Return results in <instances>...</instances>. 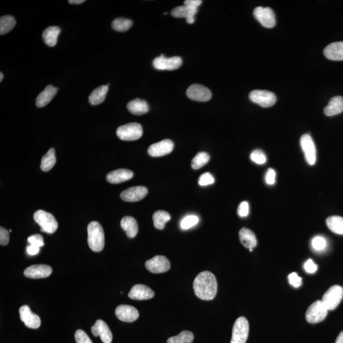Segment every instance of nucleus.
<instances>
[{
	"instance_id": "f257e3e1",
	"label": "nucleus",
	"mask_w": 343,
	"mask_h": 343,
	"mask_svg": "<svg viewBox=\"0 0 343 343\" xmlns=\"http://www.w3.org/2000/svg\"><path fill=\"white\" fill-rule=\"evenodd\" d=\"M193 290L196 296L201 300L210 301L214 299L217 292L216 278L207 271L199 273L194 280Z\"/></svg>"
},
{
	"instance_id": "f03ea898",
	"label": "nucleus",
	"mask_w": 343,
	"mask_h": 343,
	"mask_svg": "<svg viewBox=\"0 0 343 343\" xmlns=\"http://www.w3.org/2000/svg\"><path fill=\"white\" fill-rule=\"evenodd\" d=\"M88 244L91 250L98 253L104 247V232L101 225L97 221L89 223L87 227Z\"/></svg>"
},
{
	"instance_id": "7ed1b4c3",
	"label": "nucleus",
	"mask_w": 343,
	"mask_h": 343,
	"mask_svg": "<svg viewBox=\"0 0 343 343\" xmlns=\"http://www.w3.org/2000/svg\"><path fill=\"white\" fill-rule=\"evenodd\" d=\"M34 219L41 227V232L52 234L58 228V223L52 213L43 210H37L34 214Z\"/></svg>"
},
{
	"instance_id": "20e7f679",
	"label": "nucleus",
	"mask_w": 343,
	"mask_h": 343,
	"mask_svg": "<svg viewBox=\"0 0 343 343\" xmlns=\"http://www.w3.org/2000/svg\"><path fill=\"white\" fill-rule=\"evenodd\" d=\"M117 135L122 141H136L143 136V128L140 124L131 123L119 127Z\"/></svg>"
},
{
	"instance_id": "39448f33",
	"label": "nucleus",
	"mask_w": 343,
	"mask_h": 343,
	"mask_svg": "<svg viewBox=\"0 0 343 343\" xmlns=\"http://www.w3.org/2000/svg\"><path fill=\"white\" fill-rule=\"evenodd\" d=\"M328 309L326 308L321 300H318L311 304L307 309L306 319L310 323L321 322L326 318L328 313Z\"/></svg>"
},
{
	"instance_id": "423d86ee",
	"label": "nucleus",
	"mask_w": 343,
	"mask_h": 343,
	"mask_svg": "<svg viewBox=\"0 0 343 343\" xmlns=\"http://www.w3.org/2000/svg\"><path fill=\"white\" fill-rule=\"evenodd\" d=\"M249 324L246 318L241 316L237 319L233 327L230 343H246L249 336Z\"/></svg>"
},
{
	"instance_id": "0eeeda50",
	"label": "nucleus",
	"mask_w": 343,
	"mask_h": 343,
	"mask_svg": "<svg viewBox=\"0 0 343 343\" xmlns=\"http://www.w3.org/2000/svg\"><path fill=\"white\" fill-rule=\"evenodd\" d=\"M343 298V288L339 285H334L328 289L323 295L322 301L328 310H334Z\"/></svg>"
},
{
	"instance_id": "6e6552de",
	"label": "nucleus",
	"mask_w": 343,
	"mask_h": 343,
	"mask_svg": "<svg viewBox=\"0 0 343 343\" xmlns=\"http://www.w3.org/2000/svg\"><path fill=\"white\" fill-rule=\"evenodd\" d=\"M251 101L256 103L261 107H269L277 102V97L274 93L268 90H254L249 94Z\"/></svg>"
},
{
	"instance_id": "1a4fd4ad",
	"label": "nucleus",
	"mask_w": 343,
	"mask_h": 343,
	"mask_svg": "<svg viewBox=\"0 0 343 343\" xmlns=\"http://www.w3.org/2000/svg\"><path fill=\"white\" fill-rule=\"evenodd\" d=\"M183 60L180 57L175 56L169 57H164L161 55L160 57H156L153 62V65L158 70H176L181 66Z\"/></svg>"
},
{
	"instance_id": "9d476101",
	"label": "nucleus",
	"mask_w": 343,
	"mask_h": 343,
	"mask_svg": "<svg viewBox=\"0 0 343 343\" xmlns=\"http://www.w3.org/2000/svg\"><path fill=\"white\" fill-rule=\"evenodd\" d=\"M300 144L306 162L309 165H315L316 160V150L311 136L309 134H304L301 138Z\"/></svg>"
},
{
	"instance_id": "9b49d317",
	"label": "nucleus",
	"mask_w": 343,
	"mask_h": 343,
	"mask_svg": "<svg viewBox=\"0 0 343 343\" xmlns=\"http://www.w3.org/2000/svg\"><path fill=\"white\" fill-rule=\"evenodd\" d=\"M254 16L264 27L272 28L275 26V13L269 7H256L254 11Z\"/></svg>"
},
{
	"instance_id": "f8f14e48",
	"label": "nucleus",
	"mask_w": 343,
	"mask_h": 343,
	"mask_svg": "<svg viewBox=\"0 0 343 343\" xmlns=\"http://www.w3.org/2000/svg\"><path fill=\"white\" fill-rule=\"evenodd\" d=\"M186 95L189 99L196 101H208L212 97V93L208 88L200 84H193L188 88Z\"/></svg>"
},
{
	"instance_id": "ddd939ff",
	"label": "nucleus",
	"mask_w": 343,
	"mask_h": 343,
	"mask_svg": "<svg viewBox=\"0 0 343 343\" xmlns=\"http://www.w3.org/2000/svg\"><path fill=\"white\" fill-rule=\"evenodd\" d=\"M146 268L153 273H162L168 272L170 268V261L163 256H156L146 261Z\"/></svg>"
},
{
	"instance_id": "4468645a",
	"label": "nucleus",
	"mask_w": 343,
	"mask_h": 343,
	"mask_svg": "<svg viewBox=\"0 0 343 343\" xmlns=\"http://www.w3.org/2000/svg\"><path fill=\"white\" fill-rule=\"evenodd\" d=\"M174 147V143L169 139H164L153 144L149 147L148 154L153 157H160L170 154Z\"/></svg>"
},
{
	"instance_id": "2eb2a0df",
	"label": "nucleus",
	"mask_w": 343,
	"mask_h": 343,
	"mask_svg": "<svg viewBox=\"0 0 343 343\" xmlns=\"http://www.w3.org/2000/svg\"><path fill=\"white\" fill-rule=\"evenodd\" d=\"M21 320L25 323L26 327L36 329L40 327L41 320L40 316L31 311L30 307L23 306L19 309Z\"/></svg>"
},
{
	"instance_id": "dca6fc26",
	"label": "nucleus",
	"mask_w": 343,
	"mask_h": 343,
	"mask_svg": "<svg viewBox=\"0 0 343 343\" xmlns=\"http://www.w3.org/2000/svg\"><path fill=\"white\" fill-rule=\"evenodd\" d=\"M148 192V189L145 186H134L122 192L121 197L128 202H136L145 198Z\"/></svg>"
},
{
	"instance_id": "f3484780",
	"label": "nucleus",
	"mask_w": 343,
	"mask_h": 343,
	"mask_svg": "<svg viewBox=\"0 0 343 343\" xmlns=\"http://www.w3.org/2000/svg\"><path fill=\"white\" fill-rule=\"evenodd\" d=\"M115 315L120 320L125 322H133L138 320L139 316L138 309L126 304L118 306L115 310Z\"/></svg>"
},
{
	"instance_id": "a211bd4d",
	"label": "nucleus",
	"mask_w": 343,
	"mask_h": 343,
	"mask_svg": "<svg viewBox=\"0 0 343 343\" xmlns=\"http://www.w3.org/2000/svg\"><path fill=\"white\" fill-rule=\"evenodd\" d=\"M92 334L94 336H100V339L104 343H111L112 339V334L108 325L102 320H97L95 324L91 328Z\"/></svg>"
},
{
	"instance_id": "6ab92c4d",
	"label": "nucleus",
	"mask_w": 343,
	"mask_h": 343,
	"mask_svg": "<svg viewBox=\"0 0 343 343\" xmlns=\"http://www.w3.org/2000/svg\"><path fill=\"white\" fill-rule=\"evenodd\" d=\"M52 269L50 266L45 265H36L26 268L24 272L25 277L30 278H44L52 274Z\"/></svg>"
},
{
	"instance_id": "aec40b11",
	"label": "nucleus",
	"mask_w": 343,
	"mask_h": 343,
	"mask_svg": "<svg viewBox=\"0 0 343 343\" xmlns=\"http://www.w3.org/2000/svg\"><path fill=\"white\" fill-rule=\"evenodd\" d=\"M155 296V292L150 287L143 284H137L132 288L129 297L134 300H148Z\"/></svg>"
},
{
	"instance_id": "412c9836",
	"label": "nucleus",
	"mask_w": 343,
	"mask_h": 343,
	"mask_svg": "<svg viewBox=\"0 0 343 343\" xmlns=\"http://www.w3.org/2000/svg\"><path fill=\"white\" fill-rule=\"evenodd\" d=\"M323 54L332 61H343V42L332 43L325 48Z\"/></svg>"
},
{
	"instance_id": "4be33fe9",
	"label": "nucleus",
	"mask_w": 343,
	"mask_h": 343,
	"mask_svg": "<svg viewBox=\"0 0 343 343\" xmlns=\"http://www.w3.org/2000/svg\"><path fill=\"white\" fill-rule=\"evenodd\" d=\"M134 173L130 170L121 169L109 172L106 176L107 181L111 184L124 183L133 178Z\"/></svg>"
},
{
	"instance_id": "5701e85b",
	"label": "nucleus",
	"mask_w": 343,
	"mask_h": 343,
	"mask_svg": "<svg viewBox=\"0 0 343 343\" xmlns=\"http://www.w3.org/2000/svg\"><path fill=\"white\" fill-rule=\"evenodd\" d=\"M58 91V88L52 85H48L44 91L38 95L36 100V105L38 107H43L49 104L53 98L55 97Z\"/></svg>"
},
{
	"instance_id": "b1692460",
	"label": "nucleus",
	"mask_w": 343,
	"mask_h": 343,
	"mask_svg": "<svg viewBox=\"0 0 343 343\" xmlns=\"http://www.w3.org/2000/svg\"><path fill=\"white\" fill-rule=\"evenodd\" d=\"M343 111V97L335 96L332 97L324 108V113L328 117L335 116Z\"/></svg>"
},
{
	"instance_id": "393cba45",
	"label": "nucleus",
	"mask_w": 343,
	"mask_h": 343,
	"mask_svg": "<svg viewBox=\"0 0 343 343\" xmlns=\"http://www.w3.org/2000/svg\"><path fill=\"white\" fill-rule=\"evenodd\" d=\"M239 238L242 244L247 249H253L258 244L255 234L251 230L246 227H244L240 231Z\"/></svg>"
},
{
	"instance_id": "a878e982",
	"label": "nucleus",
	"mask_w": 343,
	"mask_h": 343,
	"mask_svg": "<svg viewBox=\"0 0 343 343\" xmlns=\"http://www.w3.org/2000/svg\"><path fill=\"white\" fill-rule=\"evenodd\" d=\"M129 111L134 115H143L149 111L150 107L145 100L136 99L129 102L127 105Z\"/></svg>"
},
{
	"instance_id": "bb28decb",
	"label": "nucleus",
	"mask_w": 343,
	"mask_h": 343,
	"mask_svg": "<svg viewBox=\"0 0 343 343\" xmlns=\"http://www.w3.org/2000/svg\"><path fill=\"white\" fill-rule=\"evenodd\" d=\"M122 228L126 232L129 238H134L138 233V224L136 220L131 216H126L122 218L121 220Z\"/></svg>"
},
{
	"instance_id": "cd10ccee",
	"label": "nucleus",
	"mask_w": 343,
	"mask_h": 343,
	"mask_svg": "<svg viewBox=\"0 0 343 343\" xmlns=\"http://www.w3.org/2000/svg\"><path fill=\"white\" fill-rule=\"evenodd\" d=\"M60 33H61L60 28L57 27V26H50V27L45 29L44 33H43V39L48 46L54 47L57 44Z\"/></svg>"
},
{
	"instance_id": "c85d7f7f",
	"label": "nucleus",
	"mask_w": 343,
	"mask_h": 343,
	"mask_svg": "<svg viewBox=\"0 0 343 343\" xmlns=\"http://www.w3.org/2000/svg\"><path fill=\"white\" fill-rule=\"evenodd\" d=\"M109 83L95 88L88 97V101L93 105H99L104 101L105 96L108 91Z\"/></svg>"
},
{
	"instance_id": "c756f323",
	"label": "nucleus",
	"mask_w": 343,
	"mask_h": 343,
	"mask_svg": "<svg viewBox=\"0 0 343 343\" xmlns=\"http://www.w3.org/2000/svg\"><path fill=\"white\" fill-rule=\"evenodd\" d=\"M198 9H193L186 6L176 7L172 11V16L176 18L189 19L195 18V16L197 13Z\"/></svg>"
},
{
	"instance_id": "7c9ffc66",
	"label": "nucleus",
	"mask_w": 343,
	"mask_h": 343,
	"mask_svg": "<svg viewBox=\"0 0 343 343\" xmlns=\"http://www.w3.org/2000/svg\"><path fill=\"white\" fill-rule=\"evenodd\" d=\"M326 224L331 232L337 235H343V217L333 215L326 220Z\"/></svg>"
},
{
	"instance_id": "2f4dec72",
	"label": "nucleus",
	"mask_w": 343,
	"mask_h": 343,
	"mask_svg": "<svg viewBox=\"0 0 343 343\" xmlns=\"http://www.w3.org/2000/svg\"><path fill=\"white\" fill-rule=\"evenodd\" d=\"M56 163V154L54 148L50 149L49 152L43 157L41 163V169L43 171L48 172L54 167Z\"/></svg>"
},
{
	"instance_id": "473e14b6",
	"label": "nucleus",
	"mask_w": 343,
	"mask_h": 343,
	"mask_svg": "<svg viewBox=\"0 0 343 343\" xmlns=\"http://www.w3.org/2000/svg\"><path fill=\"white\" fill-rule=\"evenodd\" d=\"M171 219L169 213L164 210H158L153 215V223L156 228L164 229L165 224Z\"/></svg>"
},
{
	"instance_id": "72a5a7b5",
	"label": "nucleus",
	"mask_w": 343,
	"mask_h": 343,
	"mask_svg": "<svg viewBox=\"0 0 343 343\" xmlns=\"http://www.w3.org/2000/svg\"><path fill=\"white\" fill-rule=\"evenodd\" d=\"M16 25V19L11 16H2L0 19V35L7 34L13 30Z\"/></svg>"
},
{
	"instance_id": "f704fd0d",
	"label": "nucleus",
	"mask_w": 343,
	"mask_h": 343,
	"mask_svg": "<svg viewBox=\"0 0 343 343\" xmlns=\"http://www.w3.org/2000/svg\"><path fill=\"white\" fill-rule=\"evenodd\" d=\"M194 339L193 333L188 330H184L176 336L170 337L167 343H192Z\"/></svg>"
},
{
	"instance_id": "c9c22d12",
	"label": "nucleus",
	"mask_w": 343,
	"mask_h": 343,
	"mask_svg": "<svg viewBox=\"0 0 343 343\" xmlns=\"http://www.w3.org/2000/svg\"><path fill=\"white\" fill-rule=\"evenodd\" d=\"M133 21L126 18H118L115 19L112 23V27L118 32H126L133 26Z\"/></svg>"
},
{
	"instance_id": "e433bc0d",
	"label": "nucleus",
	"mask_w": 343,
	"mask_h": 343,
	"mask_svg": "<svg viewBox=\"0 0 343 343\" xmlns=\"http://www.w3.org/2000/svg\"><path fill=\"white\" fill-rule=\"evenodd\" d=\"M210 160V156L206 152H200L191 161V167L193 169L198 170L207 164Z\"/></svg>"
},
{
	"instance_id": "4c0bfd02",
	"label": "nucleus",
	"mask_w": 343,
	"mask_h": 343,
	"mask_svg": "<svg viewBox=\"0 0 343 343\" xmlns=\"http://www.w3.org/2000/svg\"><path fill=\"white\" fill-rule=\"evenodd\" d=\"M311 244L314 251L322 252L327 249L328 243L325 237L319 235V236L314 237L311 241Z\"/></svg>"
},
{
	"instance_id": "58836bf2",
	"label": "nucleus",
	"mask_w": 343,
	"mask_h": 343,
	"mask_svg": "<svg viewBox=\"0 0 343 343\" xmlns=\"http://www.w3.org/2000/svg\"><path fill=\"white\" fill-rule=\"evenodd\" d=\"M199 222V218L195 215H187L182 219L181 222V227L182 229L186 230L191 228Z\"/></svg>"
},
{
	"instance_id": "ea45409f",
	"label": "nucleus",
	"mask_w": 343,
	"mask_h": 343,
	"mask_svg": "<svg viewBox=\"0 0 343 343\" xmlns=\"http://www.w3.org/2000/svg\"><path fill=\"white\" fill-rule=\"evenodd\" d=\"M251 159L258 165L265 164L267 160L265 153L260 150L253 151L251 154Z\"/></svg>"
},
{
	"instance_id": "a19ab883",
	"label": "nucleus",
	"mask_w": 343,
	"mask_h": 343,
	"mask_svg": "<svg viewBox=\"0 0 343 343\" xmlns=\"http://www.w3.org/2000/svg\"><path fill=\"white\" fill-rule=\"evenodd\" d=\"M214 183V178L209 172L201 174L198 179L199 185L201 186H208Z\"/></svg>"
},
{
	"instance_id": "79ce46f5",
	"label": "nucleus",
	"mask_w": 343,
	"mask_h": 343,
	"mask_svg": "<svg viewBox=\"0 0 343 343\" xmlns=\"http://www.w3.org/2000/svg\"><path fill=\"white\" fill-rule=\"evenodd\" d=\"M76 343H93L90 337L82 330H77L74 335Z\"/></svg>"
},
{
	"instance_id": "37998d69",
	"label": "nucleus",
	"mask_w": 343,
	"mask_h": 343,
	"mask_svg": "<svg viewBox=\"0 0 343 343\" xmlns=\"http://www.w3.org/2000/svg\"><path fill=\"white\" fill-rule=\"evenodd\" d=\"M28 242L30 245L41 248L44 246V238L41 235L36 234L28 237Z\"/></svg>"
},
{
	"instance_id": "c03bdc74",
	"label": "nucleus",
	"mask_w": 343,
	"mask_h": 343,
	"mask_svg": "<svg viewBox=\"0 0 343 343\" xmlns=\"http://www.w3.org/2000/svg\"><path fill=\"white\" fill-rule=\"evenodd\" d=\"M288 280H289V284L295 288L301 287L302 285V278L299 277L296 273H291L289 274L288 276Z\"/></svg>"
},
{
	"instance_id": "a18cd8bd",
	"label": "nucleus",
	"mask_w": 343,
	"mask_h": 343,
	"mask_svg": "<svg viewBox=\"0 0 343 343\" xmlns=\"http://www.w3.org/2000/svg\"><path fill=\"white\" fill-rule=\"evenodd\" d=\"M249 213V205L248 201H242L238 208V214L240 217H246Z\"/></svg>"
},
{
	"instance_id": "49530a36",
	"label": "nucleus",
	"mask_w": 343,
	"mask_h": 343,
	"mask_svg": "<svg viewBox=\"0 0 343 343\" xmlns=\"http://www.w3.org/2000/svg\"><path fill=\"white\" fill-rule=\"evenodd\" d=\"M304 268L306 273L313 274V273H315L316 272V270H317L318 266L313 262L312 260L309 259V260L304 263Z\"/></svg>"
},
{
	"instance_id": "de8ad7c7",
	"label": "nucleus",
	"mask_w": 343,
	"mask_h": 343,
	"mask_svg": "<svg viewBox=\"0 0 343 343\" xmlns=\"http://www.w3.org/2000/svg\"><path fill=\"white\" fill-rule=\"evenodd\" d=\"M265 181L268 185H273L276 181V172L274 170L269 169L266 172Z\"/></svg>"
},
{
	"instance_id": "09e8293b",
	"label": "nucleus",
	"mask_w": 343,
	"mask_h": 343,
	"mask_svg": "<svg viewBox=\"0 0 343 343\" xmlns=\"http://www.w3.org/2000/svg\"><path fill=\"white\" fill-rule=\"evenodd\" d=\"M9 242V233L4 227H0V244L1 246H7Z\"/></svg>"
},
{
	"instance_id": "8fccbe9b",
	"label": "nucleus",
	"mask_w": 343,
	"mask_h": 343,
	"mask_svg": "<svg viewBox=\"0 0 343 343\" xmlns=\"http://www.w3.org/2000/svg\"><path fill=\"white\" fill-rule=\"evenodd\" d=\"M202 4V1L201 0H186L184 1V6L191 7L193 9H198Z\"/></svg>"
},
{
	"instance_id": "3c124183",
	"label": "nucleus",
	"mask_w": 343,
	"mask_h": 343,
	"mask_svg": "<svg viewBox=\"0 0 343 343\" xmlns=\"http://www.w3.org/2000/svg\"><path fill=\"white\" fill-rule=\"evenodd\" d=\"M40 252V248L37 246H33V245H30L27 248V253L30 256H35L37 255Z\"/></svg>"
},
{
	"instance_id": "603ef678",
	"label": "nucleus",
	"mask_w": 343,
	"mask_h": 343,
	"mask_svg": "<svg viewBox=\"0 0 343 343\" xmlns=\"http://www.w3.org/2000/svg\"><path fill=\"white\" fill-rule=\"evenodd\" d=\"M335 343H343V330L340 332Z\"/></svg>"
},
{
	"instance_id": "864d4df0",
	"label": "nucleus",
	"mask_w": 343,
	"mask_h": 343,
	"mask_svg": "<svg viewBox=\"0 0 343 343\" xmlns=\"http://www.w3.org/2000/svg\"><path fill=\"white\" fill-rule=\"evenodd\" d=\"M85 2V0H69V3L71 4L79 5Z\"/></svg>"
},
{
	"instance_id": "5fc2aeb1",
	"label": "nucleus",
	"mask_w": 343,
	"mask_h": 343,
	"mask_svg": "<svg viewBox=\"0 0 343 343\" xmlns=\"http://www.w3.org/2000/svg\"><path fill=\"white\" fill-rule=\"evenodd\" d=\"M0 76H1V77H0V81H2V80H3V79H4L3 73H0Z\"/></svg>"
},
{
	"instance_id": "6e6d98bb",
	"label": "nucleus",
	"mask_w": 343,
	"mask_h": 343,
	"mask_svg": "<svg viewBox=\"0 0 343 343\" xmlns=\"http://www.w3.org/2000/svg\"><path fill=\"white\" fill-rule=\"evenodd\" d=\"M249 251H250V252H253V249H249Z\"/></svg>"
}]
</instances>
